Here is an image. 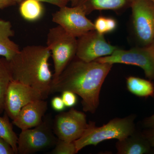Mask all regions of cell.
<instances>
[{
  "instance_id": "obj_6",
  "label": "cell",
  "mask_w": 154,
  "mask_h": 154,
  "mask_svg": "<svg viewBox=\"0 0 154 154\" xmlns=\"http://www.w3.org/2000/svg\"><path fill=\"white\" fill-rule=\"evenodd\" d=\"M95 61L113 65L122 63L140 67L147 78L154 79V42L147 46H137L127 50L118 48L110 55Z\"/></svg>"
},
{
  "instance_id": "obj_17",
  "label": "cell",
  "mask_w": 154,
  "mask_h": 154,
  "mask_svg": "<svg viewBox=\"0 0 154 154\" xmlns=\"http://www.w3.org/2000/svg\"><path fill=\"white\" fill-rule=\"evenodd\" d=\"M21 16L29 22H34L40 19L44 13V8L41 2L36 0H22L19 7Z\"/></svg>"
},
{
  "instance_id": "obj_2",
  "label": "cell",
  "mask_w": 154,
  "mask_h": 154,
  "mask_svg": "<svg viewBox=\"0 0 154 154\" xmlns=\"http://www.w3.org/2000/svg\"><path fill=\"white\" fill-rule=\"evenodd\" d=\"M51 53L47 46L28 45L9 61L13 79L40 91L45 99L51 94L53 74L49 68Z\"/></svg>"
},
{
  "instance_id": "obj_1",
  "label": "cell",
  "mask_w": 154,
  "mask_h": 154,
  "mask_svg": "<svg viewBox=\"0 0 154 154\" xmlns=\"http://www.w3.org/2000/svg\"><path fill=\"white\" fill-rule=\"evenodd\" d=\"M113 65L96 61L87 62L75 56L51 85V94L73 92L82 98L84 111L94 113L99 106L102 85Z\"/></svg>"
},
{
  "instance_id": "obj_10",
  "label": "cell",
  "mask_w": 154,
  "mask_h": 154,
  "mask_svg": "<svg viewBox=\"0 0 154 154\" xmlns=\"http://www.w3.org/2000/svg\"><path fill=\"white\" fill-rule=\"evenodd\" d=\"M46 99L40 91L18 81L12 80L5 97V111L14 120L21 109L30 102Z\"/></svg>"
},
{
  "instance_id": "obj_15",
  "label": "cell",
  "mask_w": 154,
  "mask_h": 154,
  "mask_svg": "<svg viewBox=\"0 0 154 154\" xmlns=\"http://www.w3.org/2000/svg\"><path fill=\"white\" fill-rule=\"evenodd\" d=\"M150 144L146 139L134 134L118 140L116 148L119 154H143L149 151Z\"/></svg>"
},
{
  "instance_id": "obj_28",
  "label": "cell",
  "mask_w": 154,
  "mask_h": 154,
  "mask_svg": "<svg viewBox=\"0 0 154 154\" xmlns=\"http://www.w3.org/2000/svg\"><path fill=\"white\" fill-rule=\"evenodd\" d=\"M146 138L148 141L151 146L154 147V128L147 133Z\"/></svg>"
},
{
  "instance_id": "obj_26",
  "label": "cell",
  "mask_w": 154,
  "mask_h": 154,
  "mask_svg": "<svg viewBox=\"0 0 154 154\" xmlns=\"http://www.w3.org/2000/svg\"><path fill=\"white\" fill-rule=\"evenodd\" d=\"M144 125L146 127L154 128V114L145 119Z\"/></svg>"
},
{
  "instance_id": "obj_4",
  "label": "cell",
  "mask_w": 154,
  "mask_h": 154,
  "mask_svg": "<svg viewBox=\"0 0 154 154\" xmlns=\"http://www.w3.org/2000/svg\"><path fill=\"white\" fill-rule=\"evenodd\" d=\"M76 38L59 25L48 31L46 46L51 53L54 65L52 85L56 82L64 69L76 56Z\"/></svg>"
},
{
  "instance_id": "obj_16",
  "label": "cell",
  "mask_w": 154,
  "mask_h": 154,
  "mask_svg": "<svg viewBox=\"0 0 154 154\" xmlns=\"http://www.w3.org/2000/svg\"><path fill=\"white\" fill-rule=\"evenodd\" d=\"M126 85L128 91L135 96L154 97V85L151 81L131 76L126 78Z\"/></svg>"
},
{
  "instance_id": "obj_29",
  "label": "cell",
  "mask_w": 154,
  "mask_h": 154,
  "mask_svg": "<svg viewBox=\"0 0 154 154\" xmlns=\"http://www.w3.org/2000/svg\"><path fill=\"white\" fill-rule=\"evenodd\" d=\"M68 3H70L72 7L77 5L79 0H66Z\"/></svg>"
},
{
  "instance_id": "obj_18",
  "label": "cell",
  "mask_w": 154,
  "mask_h": 154,
  "mask_svg": "<svg viewBox=\"0 0 154 154\" xmlns=\"http://www.w3.org/2000/svg\"><path fill=\"white\" fill-rule=\"evenodd\" d=\"M13 80L9 61L0 58V114L5 111V97L9 84Z\"/></svg>"
},
{
  "instance_id": "obj_14",
  "label": "cell",
  "mask_w": 154,
  "mask_h": 154,
  "mask_svg": "<svg viewBox=\"0 0 154 154\" xmlns=\"http://www.w3.org/2000/svg\"><path fill=\"white\" fill-rule=\"evenodd\" d=\"M9 21L0 19V56L11 60L20 50L19 46L11 39L14 36Z\"/></svg>"
},
{
  "instance_id": "obj_12",
  "label": "cell",
  "mask_w": 154,
  "mask_h": 154,
  "mask_svg": "<svg viewBox=\"0 0 154 154\" xmlns=\"http://www.w3.org/2000/svg\"><path fill=\"white\" fill-rule=\"evenodd\" d=\"M47 109V102L44 99L30 102L22 107L13 124L22 130L35 127L42 122Z\"/></svg>"
},
{
  "instance_id": "obj_8",
  "label": "cell",
  "mask_w": 154,
  "mask_h": 154,
  "mask_svg": "<svg viewBox=\"0 0 154 154\" xmlns=\"http://www.w3.org/2000/svg\"><path fill=\"white\" fill-rule=\"evenodd\" d=\"M88 125L85 113L72 108L56 116L52 128L58 139L75 142L82 136Z\"/></svg>"
},
{
  "instance_id": "obj_9",
  "label": "cell",
  "mask_w": 154,
  "mask_h": 154,
  "mask_svg": "<svg viewBox=\"0 0 154 154\" xmlns=\"http://www.w3.org/2000/svg\"><path fill=\"white\" fill-rule=\"evenodd\" d=\"M86 16L79 6H66L60 8L58 11L53 14L52 21L72 36L79 38L95 30L94 23Z\"/></svg>"
},
{
  "instance_id": "obj_5",
  "label": "cell",
  "mask_w": 154,
  "mask_h": 154,
  "mask_svg": "<svg viewBox=\"0 0 154 154\" xmlns=\"http://www.w3.org/2000/svg\"><path fill=\"white\" fill-rule=\"evenodd\" d=\"M130 33L140 46L154 42V4L149 0H133Z\"/></svg>"
},
{
  "instance_id": "obj_11",
  "label": "cell",
  "mask_w": 154,
  "mask_h": 154,
  "mask_svg": "<svg viewBox=\"0 0 154 154\" xmlns=\"http://www.w3.org/2000/svg\"><path fill=\"white\" fill-rule=\"evenodd\" d=\"M108 43L104 37L96 30H92L77 39L76 57L87 62L110 55L118 48Z\"/></svg>"
},
{
  "instance_id": "obj_20",
  "label": "cell",
  "mask_w": 154,
  "mask_h": 154,
  "mask_svg": "<svg viewBox=\"0 0 154 154\" xmlns=\"http://www.w3.org/2000/svg\"><path fill=\"white\" fill-rule=\"evenodd\" d=\"M94 23L95 30L102 35L115 31L118 25L115 19L104 16H99L96 18Z\"/></svg>"
},
{
  "instance_id": "obj_22",
  "label": "cell",
  "mask_w": 154,
  "mask_h": 154,
  "mask_svg": "<svg viewBox=\"0 0 154 154\" xmlns=\"http://www.w3.org/2000/svg\"><path fill=\"white\" fill-rule=\"evenodd\" d=\"M62 99L63 100L66 107H71L76 104V94L70 91H64L62 92Z\"/></svg>"
},
{
  "instance_id": "obj_30",
  "label": "cell",
  "mask_w": 154,
  "mask_h": 154,
  "mask_svg": "<svg viewBox=\"0 0 154 154\" xmlns=\"http://www.w3.org/2000/svg\"><path fill=\"white\" fill-rule=\"evenodd\" d=\"M149 1H150L152 3H153V4H154V0H149Z\"/></svg>"
},
{
  "instance_id": "obj_23",
  "label": "cell",
  "mask_w": 154,
  "mask_h": 154,
  "mask_svg": "<svg viewBox=\"0 0 154 154\" xmlns=\"http://www.w3.org/2000/svg\"><path fill=\"white\" fill-rule=\"evenodd\" d=\"M51 106L55 111L62 112L64 110L66 107L61 97L55 96L51 100Z\"/></svg>"
},
{
  "instance_id": "obj_27",
  "label": "cell",
  "mask_w": 154,
  "mask_h": 154,
  "mask_svg": "<svg viewBox=\"0 0 154 154\" xmlns=\"http://www.w3.org/2000/svg\"><path fill=\"white\" fill-rule=\"evenodd\" d=\"M17 2L14 0H0V9H3L13 5Z\"/></svg>"
},
{
  "instance_id": "obj_21",
  "label": "cell",
  "mask_w": 154,
  "mask_h": 154,
  "mask_svg": "<svg viewBox=\"0 0 154 154\" xmlns=\"http://www.w3.org/2000/svg\"><path fill=\"white\" fill-rule=\"evenodd\" d=\"M78 153L75 142L58 140L55 147L51 153L52 154H75Z\"/></svg>"
},
{
  "instance_id": "obj_3",
  "label": "cell",
  "mask_w": 154,
  "mask_h": 154,
  "mask_svg": "<svg viewBox=\"0 0 154 154\" xmlns=\"http://www.w3.org/2000/svg\"><path fill=\"white\" fill-rule=\"evenodd\" d=\"M134 115L112 119L107 124L97 127L95 122L88 123L82 136L75 143L78 152L87 146L97 145L103 141L110 139L121 140L135 132Z\"/></svg>"
},
{
  "instance_id": "obj_25",
  "label": "cell",
  "mask_w": 154,
  "mask_h": 154,
  "mask_svg": "<svg viewBox=\"0 0 154 154\" xmlns=\"http://www.w3.org/2000/svg\"><path fill=\"white\" fill-rule=\"evenodd\" d=\"M14 1L18 3L22 2V0H14ZM36 1H39L41 2L48 3L57 6L59 8L66 6L68 3L66 0H36Z\"/></svg>"
},
{
  "instance_id": "obj_13",
  "label": "cell",
  "mask_w": 154,
  "mask_h": 154,
  "mask_svg": "<svg viewBox=\"0 0 154 154\" xmlns=\"http://www.w3.org/2000/svg\"><path fill=\"white\" fill-rule=\"evenodd\" d=\"M133 0H79L77 5L88 15L95 11L111 10L119 12L130 8ZM76 5V6H77Z\"/></svg>"
},
{
  "instance_id": "obj_24",
  "label": "cell",
  "mask_w": 154,
  "mask_h": 154,
  "mask_svg": "<svg viewBox=\"0 0 154 154\" xmlns=\"http://www.w3.org/2000/svg\"><path fill=\"white\" fill-rule=\"evenodd\" d=\"M14 154L15 152L11 145L0 137V154Z\"/></svg>"
},
{
  "instance_id": "obj_19",
  "label": "cell",
  "mask_w": 154,
  "mask_h": 154,
  "mask_svg": "<svg viewBox=\"0 0 154 154\" xmlns=\"http://www.w3.org/2000/svg\"><path fill=\"white\" fill-rule=\"evenodd\" d=\"M9 116L5 112L3 117L0 116V137L7 141L13 148L15 154H18V137L13 130Z\"/></svg>"
},
{
  "instance_id": "obj_7",
  "label": "cell",
  "mask_w": 154,
  "mask_h": 154,
  "mask_svg": "<svg viewBox=\"0 0 154 154\" xmlns=\"http://www.w3.org/2000/svg\"><path fill=\"white\" fill-rule=\"evenodd\" d=\"M57 137L54 133L52 123L48 118L38 125L22 130L18 137V153L30 154L55 146Z\"/></svg>"
}]
</instances>
